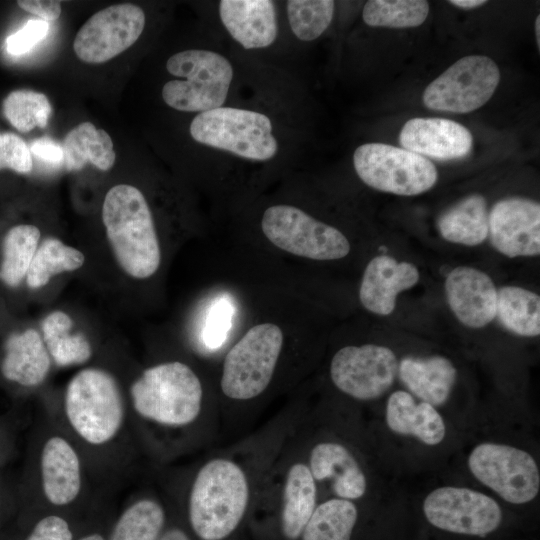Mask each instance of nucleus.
<instances>
[{
	"instance_id": "obj_1",
	"label": "nucleus",
	"mask_w": 540,
	"mask_h": 540,
	"mask_svg": "<svg viewBox=\"0 0 540 540\" xmlns=\"http://www.w3.org/2000/svg\"><path fill=\"white\" fill-rule=\"evenodd\" d=\"M293 327L282 314L254 318L223 355L219 376L222 395L237 402L262 396L294 341Z\"/></svg>"
},
{
	"instance_id": "obj_2",
	"label": "nucleus",
	"mask_w": 540,
	"mask_h": 540,
	"mask_svg": "<svg viewBox=\"0 0 540 540\" xmlns=\"http://www.w3.org/2000/svg\"><path fill=\"white\" fill-rule=\"evenodd\" d=\"M102 220L114 257L130 277L144 280L160 269L163 253L150 206L135 186L119 184L108 190Z\"/></svg>"
},
{
	"instance_id": "obj_3",
	"label": "nucleus",
	"mask_w": 540,
	"mask_h": 540,
	"mask_svg": "<svg viewBox=\"0 0 540 540\" xmlns=\"http://www.w3.org/2000/svg\"><path fill=\"white\" fill-rule=\"evenodd\" d=\"M188 496L194 533L201 540H223L245 516L251 496L249 476L234 459L214 457L199 468Z\"/></svg>"
},
{
	"instance_id": "obj_4",
	"label": "nucleus",
	"mask_w": 540,
	"mask_h": 540,
	"mask_svg": "<svg viewBox=\"0 0 540 540\" xmlns=\"http://www.w3.org/2000/svg\"><path fill=\"white\" fill-rule=\"evenodd\" d=\"M134 412L144 421L166 429H181L199 418L205 389L187 363L171 360L144 369L131 384Z\"/></svg>"
},
{
	"instance_id": "obj_5",
	"label": "nucleus",
	"mask_w": 540,
	"mask_h": 540,
	"mask_svg": "<svg viewBox=\"0 0 540 540\" xmlns=\"http://www.w3.org/2000/svg\"><path fill=\"white\" fill-rule=\"evenodd\" d=\"M63 406L69 426L88 445L112 442L124 425L121 389L113 375L101 368L78 371L67 384Z\"/></svg>"
},
{
	"instance_id": "obj_6",
	"label": "nucleus",
	"mask_w": 540,
	"mask_h": 540,
	"mask_svg": "<svg viewBox=\"0 0 540 540\" xmlns=\"http://www.w3.org/2000/svg\"><path fill=\"white\" fill-rule=\"evenodd\" d=\"M259 227L268 245L294 258L336 261L351 252V243L341 230L295 205L268 206Z\"/></svg>"
},
{
	"instance_id": "obj_7",
	"label": "nucleus",
	"mask_w": 540,
	"mask_h": 540,
	"mask_svg": "<svg viewBox=\"0 0 540 540\" xmlns=\"http://www.w3.org/2000/svg\"><path fill=\"white\" fill-rule=\"evenodd\" d=\"M166 69L180 78L166 82L162 88V98L169 107L199 114L224 104L233 68L223 55L203 49L184 50L167 60Z\"/></svg>"
},
{
	"instance_id": "obj_8",
	"label": "nucleus",
	"mask_w": 540,
	"mask_h": 540,
	"mask_svg": "<svg viewBox=\"0 0 540 540\" xmlns=\"http://www.w3.org/2000/svg\"><path fill=\"white\" fill-rule=\"evenodd\" d=\"M189 132L202 145L250 161H268L278 152L271 120L254 110L222 106L199 113Z\"/></svg>"
},
{
	"instance_id": "obj_9",
	"label": "nucleus",
	"mask_w": 540,
	"mask_h": 540,
	"mask_svg": "<svg viewBox=\"0 0 540 540\" xmlns=\"http://www.w3.org/2000/svg\"><path fill=\"white\" fill-rule=\"evenodd\" d=\"M353 165L369 187L401 196L430 190L438 179L435 165L419 154L384 143H366L356 148Z\"/></svg>"
},
{
	"instance_id": "obj_10",
	"label": "nucleus",
	"mask_w": 540,
	"mask_h": 540,
	"mask_svg": "<svg viewBox=\"0 0 540 540\" xmlns=\"http://www.w3.org/2000/svg\"><path fill=\"white\" fill-rule=\"evenodd\" d=\"M468 467L483 485L512 504H525L539 493L540 472L533 456L507 444L484 442L473 448Z\"/></svg>"
},
{
	"instance_id": "obj_11",
	"label": "nucleus",
	"mask_w": 540,
	"mask_h": 540,
	"mask_svg": "<svg viewBox=\"0 0 540 540\" xmlns=\"http://www.w3.org/2000/svg\"><path fill=\"white\" fill-rule=\"evenodd\" d=\"M499 81V68L491 58L465 56L425 88L423 104L436 111L469 113L490 100Z\"/></svg>"
},
{
	"instance_id": "obj_12",
	"label": "nucleus",
	"mask_w": 540,
	"mask_h": 540,
	"mask_svg": "<svg viewBox=\"0 0 540 540\" xmlns=\"http://www.w3.org/2000/svg\"><path fill=\"white\" fill-rule=\"evenodd\" d=\"M398 360L390 348L377 344L346 345L330 362L333 385L345 395L362 401L382 396L394 383Z\"/></svg>"
},
{
	"instance_id": "obj_13",
	"label": "nucleus",
	"mask_w": 540,
	"mask_h": 540,
	"mask_svg": "<svg viewBox=\"0 0 540 540\" xmlns=\"http://www.w3.org/2000/svg\"><path fill=\"white\" fill-rule=\"evenodd\" d=\"M423 513L434 527L451 533L483 537L502 521V510L490 496L466 487L444 486L423 501Z\"/></svg>"
},
{
	"instance_id": "obj_14",
	"label": "nucleus",
	"mask_w": 540,
	"mask_h": 540,
	"mask_svg": "<svg viewBox=\"0 0 540 540\" xmlns=\"http://www.w3.org/2000/svg\"><path fill=\"white\" fill-rule=\"evenodd\" d=\"M146 17L137 5L125 3L96 12L77 32L73 49L89 64L107 62L131 47L142 34Z\"/></svg>"
},
{
	"instance_id": "obj_15",
	"label": "nucleus",
	"mask_w": 540,
	"mask_h": 540,
	"mask_svg": "<svg viewBox=\"0 0 540 540\" xmlns=\"http://www.w3.org/2000/svg\"><path fill=\"white\" fill-rule=\"evenodd\" d=\"M488 236L493 247L509 258L539 255V203L519 196L497 201L489 212Z\"/></svg>"
},
{
	"instance_id": "obj_16",
	"label": "nucleus",
	"mask_w": 540,
	"mask_h": 540,
	"mask_svg": "<svg viewBox=\"0 0 540 540\" xmlns=\"http://www.w3.org/2000/svg\"><path fill=\"white\" fill-rule=\"evenodd\" d=\"M447 303L466 327H485L496 317L497 289L485 272L469 266L452 269L445 279Z\"/></svg>"
},
{
	"instance_id": "obj_17",
	"label": "nucleus",
	"mask_w": 540,
	"mask_h": 540,
	"mask_svg": "<svg viewBox=\"0 0 540 540\" xmlns=\"http://www.w3.org/2000/svg\"><path fill=\"white\" fill-rule=\"evenodd\" d=\"M399 142L404 149L425 158L455 160L470 153L473 136L456 121L439 117H416L403 125Z\"/></svg>"
},
{
	"instance_id": "obj_18",
	"label": "nucleus",
	"mask_w": 540,
	"mask_h": 540,
	"mask_svg": "<svg viewBox=\"0 0 540 540\" xmlns=\"http://www.w3.org/2000/svg\"><path fill=\"white\" fill-rule=\"evenodd\" d=\"M419 281L417 267L407 261H398L389 255L373 257L363 272L358 297L369 312L387 316L396 305L400 292L414 287Z\"/></svg>"
},
{
	"instance_id": "obj_19",
	"label": "nucleus",
	"mask_w": 540,
	"mask_h": 540,
	"mask_svg": "<svg viewBox=\"0 0 540 540\" xmlns=\"http://www.w3.org/2000/svg\"><path fill=\"white\" fill-rule=\"evenodd\" d=\"M40 476L43 494L54 506L71 504L80 495L83 484L80 457L63 436L53 435L44 442Z\"/></svg>"
},
{
	"instance_id": "obj_20",
	"label": "nucleus",
	"mask_w": 540,
	"mask_h": 540,
	"mask_svg": "<svg viewBox=\"0 0 540 540\" xmlns=\"http://www.w3.org/2000/svg\"><path fill=\"white\" fill-rule=\"evenodd\" d=\"M222 24L245 49L270 46L277 37L276 8L269 0H222L219 3Z\"/></svg>"
},
{
	"instance_id": "obj_21",
	"label": "nucleus",
	"mask_w": 540,
	"mask_h": 540,
	"mask_svg": "<svg viewBox=\"0 0 540 540\" xmlns=\"http://www.w3.org/2000/svg\"><path fill=\"white\" fill-rule=\"evenodd\" d=\"M315 481H330L338 498L356 500L364 496L367 479L350 450L334 441L315 444L307 464Z\"/></svg>"
},
{
	"instance_id": "obj_22",
	"label": "nucleus",
	"mask_w": 540,
	"mask_h": 540,
	"mask_svg": "<svg viewBox=\"0 0 540 540\" xmlns=\"http://www.w3.org/2000/svg\"><path fill=\"white\" fill-rule=\"evenodd\" d=\"M385 418L394 433L414 436L429 446L440 444L446 435L445 422L435 406L415 401L406 391L398 390L389 396Z\"/></svg>"
},
{
	"instance_id": "obj_23",
	"label": "nucleus",
	"mask_w": 540,
	"mask_h": 540,
	"mask_svg": "<svg viewBox=\"0 0 540 540\" xmlns=\"http://www.w3.org/2000/svg\"><path fill=\"white\" fill-rule=\"evenodd\" d=\"M4 349L1 372L7 380L25 387L44 382L51 369V356L36 330L11 334Z\"/></svg>"
},
{
	"instance_id": "obj_24",
	"label": "nucleus",
	"mask_w": 540,
	"mask_h": 540,
	"mask_svg": "<svg viewBox=\"0 0 540 540\" xmlns=\"http://www.w3.org/2000/svg\"><path fill=\"white\" fill-rule=\"evenodd\" d=\"M398 374L402 383L421 401L440 406L450 396L457 370L444 356H409L398 363Z\"/></svg>"
},
{
	"instance_id": "obj_25",
	"label": "nucleus",
	"mask_w": 540,
	"mask_h": 540,
	"mask_svg": "<svg viewBox=\"0 0 540 540\" xmlns=\"http://www.w3.org/2000/svg\"><path fill=\"white\" fill-rule=\"evenodd\" d=\"M316 502L317 485L308 465L294 462L285 474L282 488L281 530L286 539L301 537Z\"/></svg>"
},
{
	"instance_id": "obj_26",
	"label": "nucleus",
	"mask_w": 540,
	"mask_h": 540,
	"mask_svg": "<svg viewBox=\"0 0 540 540\" xmlns=\"http://www.w3.org/2000/svg\"><path fill=\"white\" fill-rule=\"evenodd\" d=\"M488 217L485 197L471 194L445 210L437 220V228L446 241L476 246L488 237Z\"/></svg>"
},
{
	"instance_id": "obj_27",
	"label": "nucleus",
	"mask_w": 540,
	"mask_h": 540,
	"mask_svg": "<svg viewBox=\"0 0 540 540\" xmlns=\"http://www.w3.org/2000/svg\"><path fill=\"white\" fill-rule=\"evenodd\" d=\"M64 162L68 170H80L87 163L107 171L115 163L116 154L110 135L90 122L72 128L63 140Z\"/></svg>"
},
{
	"instance_id": "obj_28",
	"label": "nucleus",
	"mask_w": 540,
	"mask_h": 540,
	"mask_svg": "<svg viewBox=\"0 0 540 540\" xmlns=\"http://www.w3.org/2000/svg\"><path fill=\"white\" fill-rule=\"evenodd\" d=\"M496 316L508 331L536 337L540 334V297L519 286L501 287L497 290Z\"/></svg>"
},
{
	"instance_id": "obj_29",
	"label": "nucleus",
	"mask_w": 540,
	"mask_h": 540,
	"mask_svg": "<svg viewBox=\"0 0 540 540\" xmlns=\"http://www.w3.org/2000/svg\"><path fill=\"white\" fill-rule=\"evenodd\" d=\"M73 321L63 311H53L42 322L43 341L59 366L87 362L92 355L89 340L82 333H72Z\"/></svg>"
},
{
	"instance_id": "obj_30",
	"label": "nucleus",
	"mask_w": 540,
	"mask_h": 540,
	"mask_svg": "<svg viewBox=\"0 0 540 540\" xmlns=\"http://www.w3.org/2000/svg\"><path fill=\"white\" fill-rule=\"evenodd\" d=\"M358 519L356 505L331 498L317 505L301 534L302 540H351Z\"/></svg>"
},
{
	"instance_id": "obj_31",
	"label": "nucleus",
	"mask_w": 540,
	"mask_h": 540,
	"mask_svg": "<svg viewBox=\"0 0 540 540\" xmlns=\"http://www.w3.org/2000/svg\"><path fill=\"white\" fill-rule=\"evenodd\" d=\"M40 230L30 224H20L9 229L3 240V258L0 279L16 287L26 277L38 248Z\"/></svg>"
},
{
	"instance_id": "obj_32",
	"label": "nucleus",
	"mask_w": 540,
	"mask_h": 540,
	"mask_svg": "<svg viewBox=\"0 0 540 540\" xmlns=\"http://www.w3.org/2000/svg\"><path fill=\"white\" fill-rule=\"evenodd\" d=\"M85 257L78 249L66 245L57 238H47L38 246L26 275L27 285L38 289L46 285L52 276L80 268Z\"/></svg>"
},
{
	"instance_id": "obj_33",
	"label": "nucleus",
	"mask_w": 540,
	"mask_h": 540,
	"mask_svg": "<svg viewBox=\"0 0 540 540\" xmlns=\"http://www.w3.org/2000/svg\"><path fill=\"white\" fill-rule=\"evenodd\" d=\"M164 523L162 505L155 499L141 498L120 515L110 540H157Z\"/></svg>"
},
{
	"instance_id": "obj_34",
	"label": "nucleus",
	"mask_w": 540,
	"mask_h": 540,
	"mask_svg": "<svg viewBox=\"0 0 540 540\" xmlns=\"http://www.w3.org/2000/svg\"><path fill=\"white\" fill-rule=\"evenodd\" d=\"M429 9V2L424 0H370L362 17L372 27L409 28L423 24Z\"/></svg>"
},
{
	"instance_id": "obj_35",
	"label": "nucleus",
	"mask_w": 540,
	"mask_h": 540,
	"mask_svg": "<svg viewBox=\"0 0 540 540\" xmlns=\"http://www.w3.org/2000/svg\"><path fill=\"white\" fill-rule=\"evenodd\" d=\"M2 111L9 123L22 133L45 128L52 113L48 97L28 89L14 90L3 100Z\"/></svg>"
},
{
	"instance_id": "obj_36",
	"label": "nucleus",
	"mask_w": 540,
	"mask_h": 540,
	"mask_svg": "<svg viewBox=\"0 0 540 540\" xmlns=\"http://www.w3.org/2000/svg\"><path fill=\"white\" fill-rule=\"evenodd\" d=\"M287 16L294 35L302 41H313L330 25L335 9L332 0H289Z\"/></svg>"
},
{
	"instance_id": "obj_37",
	"label": "nucleus",
	"mask_w": 540,
	"mask_h": 540,
	"mask_svg": "<svg viewBox=\"0 0 540 540\" xmlns=\"http://www.w3.org/2000/svg\"><path fill=\"white\" fill-rule=\"evenodd\" d=\"M233 309L230 301L218 299L210 304L202 321L201 339L212 350L219 347L227 338L232 325Z\"/></svg>"
},
{
	"instance_id": "obj_38",
	"label": "nucleus",
	"mask_w": 540,
	"mask_h": 540,
	"mask_svg": "<svg viewBox=\"0 0 540 540\" xmlns=\"http://www.w3.org/2000/svg\"><path fill=\"white\" fill-rule=\"evenodd\" d=\"M12 169L17 173L31 172L33 161L26 142L10 132L0 133V170Z\"/></svg>"
},
{
	"instance_id": "obj_39",
	"label": "nucleus",
	"mask_w": 540,
	"mask_h": 540,
	"mask_svg": "<svg viewBox=\"0 0 540 540\" xmlns=\"http://www.w3.org/2000/svg\"><path fill=\"white\" fill-rule=\"evenodd\" d=\"M48 30L47 21L30 19L20 30L7 38L6 49L12 55L24 54L44 39Z\"/></svg>"
},
{
	"instance_id": "obj_40",
	"label": "nucleus",
	"mask_w": 540,
	"mask_h": 540,
	"mask_svg": "<svg viewBox=\"0 0 540 540\" xmlns=\"http://www.w3.org/2000/svg\"><path fill=\"white\" fill-rule=\"evenodd\" d=\"M73 534L65 519L57 515L42 518L26 540H72Z\"/></svg>"
},
{
	"instance_id": "obj_41",
	"label": "nucleus",
	"mask_w": 540,
	"mask_h": 540,
	"mask_svg": "<svg viewBox=\"0 0 540 540\" xmlns=\"http://www.w3.org/2000/svg\"><path fill=\"white\" fill-rule=\"evenodd\" d=\"M31 153L43 161L59 164L64 161L62 146L50 137L43 136L35 139L29 147Z\"/></svg>"
},
{
	"instance_id": "obj_42",
	"label": "nucleus",
	"mask_w": 540,
	"mask_h": 540,
	"mask_svg": "<svg viewBox=\"0 0 540 540\" xmlns=\"http://www.w3.org/2000/svg\"><path fill=\"white\" fill-rule=\"evenodd\" d=\"M17 4L26 12L37 15L44 21L56 20L61 14V3L59 1L21 0L17 1Z\"/></svg>"
},
{
	"instance_id": "obj_43",
	"label": "nucleus",
	"mask_w": 540,
	"mask_h": 540,
	"mask_svg": "<svg viewBox=\"0 0 540 540\" xmlns=\"http://www.w3.org/2000/svg\"><path fill=\"white\" fill-rule=\"evenodd\" d=\"M159 540H190V539L183 530L179 528H172L166 531Z\"/></svg>"
},
{
	"instance_id": "obj_44",
	"label": "nucleus",
	"mask_w": 540,
	"mask_h": 540,
	"mask_svg": "<svg viewBox=\"0 0 540 540\" xmlns=\"http://www.w3.org/2000/svg\"><path fill=\"white\" fill-rule=\"evenodd\" d=\"M450 4L464 8V9H472L480 7L487 3L485 0H450Z\"/></svg>"
},
{
	"instance_id": "obj_45",
	"label": "nucleus",
	"mask_w": 540,
	"mask_h": 540,
	"mask_svg": "<svg viewBox=\"0 0 540 540\" xmlns=\"http://www.w3.org/2000/svg\"><path fill=\"white\" fill-rule=\"evenodd\" d=\"M535 34L538 49H540V15L537 16L535 20Z\"/></svg>"
},
{
	"instance_id": "obj_46",
	"label": "nucleus",
	"mask_w": 540,
	"mask_h": 540,
	"mask_svg": "<svg viewBox=\"0 0 540 540\" xmlns=\"http://www.w3.org/2000/svg\"><path fill=\"white\" fill-rule=\"evenodd\" d=\"M79 540H105L103 536H101L98 533L89 534L87 536H84L80 538Z\"/></svg>"
}]
</instances>
